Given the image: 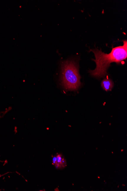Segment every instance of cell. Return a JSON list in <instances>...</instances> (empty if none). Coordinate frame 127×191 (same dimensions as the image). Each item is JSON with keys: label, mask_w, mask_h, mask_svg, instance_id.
Here are the masks:
<instances>
[{"label": "cell", "mask_w": 127, "mask_h": 191, "mask_svg": "<svg viewBox=\"0 0 127 191\" xmlns=\"http://www.w3.org/2000/svg\"><path fill=\"white\" fill-rule=\"evenodd\" d=\"M123 45L112 48V51L108 54L102 52L98 49L90 50L93 52L95 59H93L96 64V68L94 70H90L91 75L96 78L105 77L107 74V70L113 62L118 64L121 63L127 58V41H123Z\"/></svg>", "instance_id": "6da1fadb"}, {"label": "cell", "mask_w": 127, "mask_h": 191, "mask_svg": "<svg viewBox=\"0 0 127 191\" xmlns=\"http://www.w3.org/2000/svg\"><path fill=\"white\" fill-rule=\"evenodd\" d=\"M61 84L67 91H76L81 85L80 76L77 64L74 61H64L61 66Z\"/></svg>", "instance_id": "7a4b0ae2"}, {"label": "cell", "mask_w": 127, "mask_h": 191, "mask_svg": "<svg viewBox=\"0 0 127 191\" xmlns=\"http://www.w3.org/2000/svg\"><path fill=\"white\" fill-rule=\"evenodd\" d=\"M101 86L104 91H111L113 88L114 83L111 79L106 78L102 81Z\"/></svg>", "instance_id": "3957f363"}, {"label": "cell", "mask_w": 127, "mask_h": 191, "mask_svg": "<svg viewBox=\"0 0 127 191\" xmlns=\"http://www.w3.org/2000/svg\"><path fill=\"white\" fill-rule=\"evenodd\" d=\"M56 157H57V161L56 162V164L55 165L56 168H61L62 167H65L66 166V161L64 158L62 157V155L59 154L57 155Z\"/></svg>", "instance_id": "277c9868"}]
</instances>
